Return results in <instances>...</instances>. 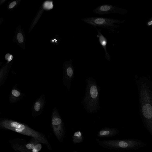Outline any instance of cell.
<instances>
[{
    "mask_svg": "<svg viewBox=\"0 0 152 152\" xmlns=\"http://www.w3.org/2000/svg\"><path fill=\"white\" fill-rule=\"evenodd\" d=\"M16 4V1H14L11 2L9 5V8H13Z\"/></svg>",
    "mask_w": 152,
    "mask_h": 152,
    "instance_id": "ac0fdd59",
    "label": "cell"
},
{
    "mask_svg": "<svg viewBox=\"0 0 152 152\" xmlns=\"http://www.w3.org/2000/svg\"><path fill=\"white\" fill-rule=\"evenodd\" d=\"M12 94L14 96L16 97H18L20 95V92L14 89L12 91Z\"/></svg>",
    "mask_w": 152,
    "mask_h": 152,
    "instance_id": "e0dca14e",
    "label": "cell"
},
{
    "mask_svg": "<svg viewBox=\"0 0 152 152\" xmlns=\"http://www.w3.org/2000/svg\"><path fill=\"white\" fill-rule=\"evenodd\" d=\"M73 152H77V151H74Z\"/></svg>",
    "mask_w": 152,
    "mask_h": 152,
    "instance_id": "44dd1931",
    "label": "cell"
},
{
    "mask_svg": "<svg viewBox=\"0 0 152 152\" xmlns=\"http://www.w3.org/2000/svg\"><path fill=\"white\" fill-rule=\"evenodd\" d=\"M81 20L94 27H98L104 28L111 34L114 33L115 28L119 26L116 24H119L121 22L116 19L104 17H86Z\"/></svg>",
    "mask_w": 152,
    "mask_h": 152,
    "instance_id": "5b68a950",
    "label": "cell"
},
{
    "mask_svg": "<svg viewBox=\"0 0 152 152\" xmlns=\"http://www.w3.org/2000/svg\"><path fill=\"white\" fill-rule=\"evenodd\" d=\"M2 129H9L25 135L34 137L40 143L45 145L49 150L51 146L45 136L42 133L37 131L22 124L14 121H4L0 124Z\"/></svg>",
    "mask_w": 152,
    "mask_h": 152,
    "instance_id": "3957f363",
    "label": "cell"
},
{
    "mask_svg": "<svg viewBox=\"0 0 152 152\" xmlns=\"http://www.w3.org/2000/svg\"><path fill=\"white\" fill-rule=\"evenodd\" d=\"M119 132V131L117 129L105 127L98 131L96 136L101 138L110 137L115 136L118 134Z\"/></svg>",
    "mask_w": 152,
    "mask_h": 152,
    "instance_id": "9c48e42d",
    "label": "cell"
},
{
    "mask_svg": "<svg viewBox=\"0 0 152 152\" xmlns=\"http://www.w3.org/2000/svg\"><path fill=\"white\" fill-rule=\"evenodd\" d=\"M45 4L44 5L45 7V8H46L48 9H51L53 7V4L51 2H45Z\"/></svg>",
    "mask_w": 152,
    "mask_h": 152,
    "instance_id": "9a60e30c",
    "label": "cell"
},
{
    "mask_svg": "<svg viewBox=\"0 0 152 152\" xmlns=\"http://www.w3.org/2000/svg\"><path fill=\"white\" fill-rule=\"evenodd\" d=\"M17 39L19 43H22L23 41V37L21 33H18L17 35Z\"/></svg>",
    "mask_w": 152,
    "mask_h": 152,
    "instance_id": "5bb4252c",
    "label": "cell"
},
{
    "mask_svg": "<svg viewBox=\"0 0 152 152\" xmlns=\"http://www.w3.org/2000/svg\"><path fill=\"white\" fill-rule=\"evenodd\" d=\"M5 56H7V57H8L7 59L9 61H10L12 59V56L11 55L7 54H6ZM7 57L5 58H6L7 57Z\"/></svg>",
    "mask_w": 152,
    "mask_h": 152,
    "instance_id": "d6986e66",
    "label": "cell"
},
{
    "mask_svg": "<svg viewBox=\"0 0 152 152\" xmlns=\"http://www.w3.org/2000/svg\"><path fill=\"white\" fill-rule=\"evenodd\" d=\"M66 73L69 89L71 81L74 77L75 74L74 68L72 65V60L69 61L68 63L66 64Z\"/></svg>",
    "mask_w": 152,
    "mask_h": 152,
    "instance_id": "7c38bea8",
    "label": "cell"
},
{
    "mask_svg": "<svg viewBox=\"0 0 152 152\" xmlns=\"http://www.w3.org/2000/svg\"><path fill=\"white\" fill-rule=\"evenodd\" d=\"M95 28L97 30V35L96 36V37L98 39L99 44L103 48L105 51L104 56L105 58L107 61H110L111 60V56L107 52L106 49V46L108 41L107 39L101 33V29H98L96 28Z\"/></svg>",
    "mask_w": 152,
    "mask_h": 152,
    "instance_id": "30bf717a",
    "label": "cell"
},
{
    "mask_svg": "<svg viewBox=\"0 0 152 152\" xmlns=\"http://www.w3.org/2000/svg\"><path fill=\"white\" fill-rule=\"evenodd\" d=\"M72 142L74 144L80 143L83 141V136L82 132L78 131L75 132L72 137Z\"/></svg>",
    "mask_w": 152,
    "mask_h": 152,
    "instance_id": "4fadbf2b",
    "label": "cell"
},
{
    "mask_svg": "<svg viewBox=\"0 0 152 152\" xmlns=\"http://www.w3.org/2000/svg\"><path fill=\"white\" fill-rule=\"evenodd\" d=\"M138 89L140 116L145 127L152 136V80L135 75Z\"/></svg>",
    "mask_w": 152,
    "mask_h": 152,
    "instance_id": "6da1fadb",
    "label": "cell"
},
{
    "mask_svg": "<svg viewBox=\"0 0 152 152\" xmlns=\"http://www.w3.org/2000/svg\"><path fill=\"white\" fill-rule=\"evenodd\" d=\"M93 12L95 14L101 15L111 13H122V10L120 8L110 4L100 5L94 9Z\"/></svg>",
    "mask_w": 152,
    "mask_h": 152,
    "instance_id": "52a82bcc",
    "label": "cell"
},
{
    "mask_svg": "<svg viewBox=\"0 0 152 152\" xmlns=\"http://www.w3.org/2000/svg\"><path fill=\"white\" fill-rule=\"evenodd\" d=\"M11 147L15 152H30L23 146L21 139L17 138L9 140Z\"/></svg>",
    "mask_w": 152,
    "mask_h": 152,
    "instance_id": "8fae6325",
    "label": "cell"
},
{
    "mask_svg": "<svg viewBox=\"0 0 152 152\" xmlns=\"http://www.w3.org/2000/svg\"><path fill=\"white\" fill-rule=\"evenodd\" d=\"M21 140L24 147L30 152H39L41 149V143L34 137H31L28 142L23 139Z\"/></svg>",
    "mask_w": 152,
    "mask_h": 152,
    "instance_id": "ba28073f",
    "label": "cell"
},
{
    "mask_svg": "<svg viewBox=\"0 0 152 152\" xmlns=\"http://www.w3.org/2000/svg\"><path fill=\"white\" fill-rule=\"evenodd\" d=\"M53 132L58 140L61 142L63 141L65 135V130L61 119L59 118H54L52 121Z\"/></svg>",
    "mask_w": 152,
    "mask_h": 152,
    "instance_id": "8992f818",
    "label": "cell"
},
{
    "mask_svg": "<svg viewBox=\"0 0 152 152\" xmlns=\"http://www.w3.org/2000/svg\"><path fill=\"white\" fill-rule=\"evenodd\" d=\"M99 145L107 149L120 151L136 150L147 144L142 141L135 139L101 140L96 139Z\"/></svg>",
    "mask_w": 152,
    "mask_h": 152,
    "instance_id": "277c9868",
    "label": "cell"
},
{
    "mask_svg": "<svg viewBox=\"0 0 152 152\" xmlns=\"http://www.w3.org/2000/svg\"><path fill=\"white\" fill-rule=\"evenodd\" d=\"M148 24L149 25H152V20L151 21L149 22L148 23Z\"/></svg>",
    "mask_w": 152,
    "mask_h": 152,
    "instance_id": "ffe728a7",
    "label": "cell"
},
{
    "mask_svg": "<svg viewBox=\"0 0 152 152\" xmlns=\"http://www.w3.org/2000/svg\"><path fill=\"white\" fill-rule=\"evenodd\" d=\"M86 84L85 94L81 102L86 110L92 114L100 108L99 104L100 88L92 77L86 78Z\"/></svg>",
    "mask_w": 152,
    "mask_h": 152,
    "instance_id": "7a4b0ae2",
    "label": "cell"
},
{
    "mask_svg": "<svg viewBox=\"0 0 152 152\" xmlns=\"http://www.w3.org/2000/svg\"><path fill=\"white\" fill-rule=\"evenodd\" d=\"M40 105L39 103V102H36L34 106V108L35 110L39 111L40 109Z\"/></svg>",
    "mask_w": 152,
    "mask_h": 152,
    "instance_id": "2e32d148",
    "label": "cell"
}]
</instances>
